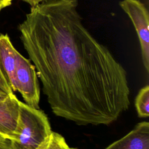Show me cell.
Returning <instances> with one entry per match:
<instances>
[{"label":"cell","instance_id":"2","mask_svg":"<svg viewBox=\"0 0 149 149\" xmlns=\"http://www.w3.org/2000/svg\"><path fill=\"white\" fill-rule=\"evenodd\" d=\"M52 132L42 111L20 101L17 126L10 138L15 149H40Z\"/></svg>","mask_w":149,"mask_h":149},{"label":"cell","instance_id":"3","mask_svg":"<svg viewBox=\"0 0 149 149\" xmlns=\"http://www.w3.org/2000/svg\"><path fill=\"white\" fill-rule=\"evenodd\" d=\"M15 91L19 92L25 103L39 108L40 89L36 70L31 61L16 52Z\"/></svg>","mask_w":149,"mask_h":149},{"label":"cell","instance_id":"15","mask_svg":"<svg viewBox=\"0 0 149 149\" xmlns=\"http://www.w3.org/2000/svg\"><path fill=\"white\" fill-rule=\"evenodd\" d=\"M2 9H3V8H2L1 6H0V11H1V10Z\"/></svg>","mask_w":149,"mask_h":149},{"label":"cell","instance_id":"11","mask_svg":"<svg viewBox=\"0 0 149 149\" xmlns=\"http://www.w3.org/2000/svg\"><path fill=\"white\" fill-rule=\"evenodd\" d=\"M0 149H15L12 140L0 133Z\"/></svg>","mask_w":149,"mask_h":149},{"label":"cell","instance_id":"8","mask_svg":"<svg viewBox=\"0 0 149 149\" xmlns=\"http://www.w3.org/2000/svg\"><path fill=\"white\" fill-rule=\"evenodd\" d=\"M135 107L139 117L147 118L149 115V86L140 89L135 100Z\"/></svg>","mask_w":149,"mask_h":149},{"label":"cell","instance_id":"1","mask_svg":"<svg viewBox=\"0 0 149 149\" xmlns=\"http://www.w3.org/2000/svg\"><path fill=\"white\" fill-rule=\"evenodd\" d=\"M77 0H45L19 25L52 112L80 125H108L128 109L122 65L86 29Z\"/></svg>","mask_w":149,"mask_h":149},{"label":"cell","instance_id":"13","mask_svg":"<svg viewBox=\"0 0 149 149\" xmlns=\"http://www.w3.org/2000/svg\"><path fill=\"white\" fill-rule=\"evenodd\" d=\"M12 0H0V6L2 8L9 6L12 3Z\"/></svg>","mask_w":149,"mask_h":149},{"label":"cell","instance_id":"7","mask_svg":"<svg viewBox=\"0 0 149 149\" xmlns=\"http://www.w3.org/2000/svg\"><path fill=\"white\" fill-rule=\"evenodd\" d=\"M17 51L8 35L0 34V69L13 93L15 92Z\"/></svg>","mask_w":149,"mask_h":149},{"label":"cell","instance_id":"6","mask_svg":"<svg viewBox=\"0 0 149 149\" xmlns=\"http://www.w3.org/2000/svg\"><path fill=\"white\" fill-rule=\"evenodd\" d=\"M105 149H149V123H138L127 134Z\"/></svg>","mask_w":149,"mask_h":149},{"label":"cell","instance_id":"10","mask_svg":"<svg viewBox=\"0 0 149 149\" xmlns=\"http://www.w3.org/2000/svg\"><path fill=\"white\" fill-rule=\"evenodd\" d=\"M0 93L5 95L13 93L4 74L0 69Z\"/></svg>","mask_w":149,"mask_h":149},{"label":"cell","instance_id":"12","mask_svg":"<svg viewBox=\"0 0 149 149\" xmlns=\"http://www.w3.org/2000/svg\"><path fill=\"white\" fill-rule=\"evenodd\" d=\"M22 1L27 3L29 5H30L31 7H33L40 3L41 2H42L45 0H22Z\"/></svg>","mask_w":149,"mask_h":149},{"label":"cell","instance_id":"4","mask_svg":"<svg viewBox=\"0 0 149 149\" xmlns=\"http://www.w3.org/2000/svg\"><path fill=\"white\" fill-rule=\"evenodd\" d=\"M119 6L131 20L137 33L144 68L149 72V16L145 5L139 0H123Z\"/></svg>","mask_w":149,"mask_h":149},{"label":"cell","instance_id":"9","mask_svg":"<svg viewBox=\"0 0 149 149\" xmlns=\"http://www.w3.org/2000/svg\"><path fill=\"white\" fill-rule=\"evenodd\" d=\"M66 143L65 138L60 134L52 132L50 136L40 149H74Z\"/></svg>","mask_w":149,"mask_h":149},{"label":"cell","instance_id":"16","mask_svg":"<svg viewBox=\"0 0 149 149\" xmlns=\"http://www.w3.org/2000/svg\"><path fill=\"white\" fill-rule=\"evenodd\" d=\"M74 149H77V148H74Z\"/></svg>","mask_w":149,"mask_h":149},{"label":"cell","instance_id":"5","mask_svg":"<svg viewBox=\"0 0 149 149\" xmlns=\"http://www.w3.org/2000/svg\"><path fill=\"white\" fill-rule=\"evenodd\" d=\"M20 101L14 93L0 99V133L10 139L17 126Z\"/></svg>","mask_w":149,"mask_h":149},{"label":"cell","instance_id":"14","mask_svg":"<svg viewBox=\"0 0 149 149\" xmlns=\"http://www.w3.org/2000/svg\"><path fill=\"white\" fill-rule=\"evenodd\" d=\"M5 96H6V95H3V94H2V93H0V99H2V98H4Z\"/></svg>","mask_w":149,"mask_h":149}]
</instances>
